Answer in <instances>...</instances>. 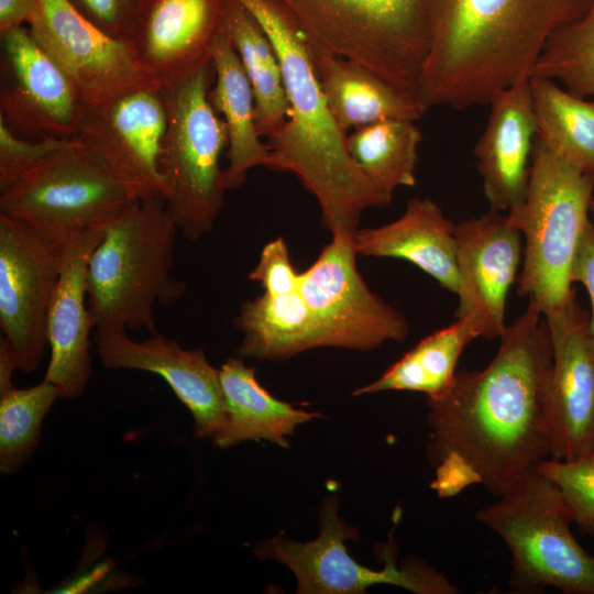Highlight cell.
Instances as JSON below:
<instances>
[{"mask_svg":"<svg viewBox=\"0 0 594 594\" xmlns=\"http://www.w3.org/2000/svg\"><path fill=\"white\" fill-rule=\"evenodd\" d=\"M94 24L109 35L127 40L132 31L140 0H69Z\"/></svg>","mask_w":594,"mask_h":594,"instance_id":"cell-36","label":"cell"},{"mask_svg":"<svg viewBox=\"0 0 594 594\" xmlns=\"http://www.w3.org/2000/svg\"><path fill=\"white\" fill-rule=\"evenodd\" d=\"M421 132L411 120L393 119L355 129L346 148L355 165L380 188L393 195L416 185Z\"/></svg>","mask_w":594,"mask_h":594,"instance_id":"cell-30","label":"cell"},{"mask_svg":"<svg viewBox=\"0 0 594 594\" xmlns=\"http://www.w3.org/2000/svg\"><path fill=\"white\" fill-rule=\"evenodd\" d=\"M529 81L537 139L594 180V100L576 96L550 78L532 76Z\"/></svg>","mask_w":594,"mask_h":594,"instance_id":"cell-29","label":"cell"},{"mask_svg":"<svg viewBox=\"0 0 594 594\" xmlns=\"http://www.w3.org/2000/svg\"><path fill=\"white\" fill-rule=\"evenodd\" d=\"M65 245L0 213V328L19 370L35 371L47 345V318Z\"/></svg>","mask_w":594,"mask_h":594,"instance_id":"cell-14","label":"cell"},{"mask_svg":"<svg viewBox=\"0 0 594 594\" xmlns=\"http://www.w3.org/2000/svg\"><path fill=\"white\" fill-rule=\"evenodd\" d=\"M132 200L127 189L73 139L0 191V213L65 245L89 229L102 228Z\"/></svg>","mask_w":594,"mask_h":594,"instance_id":"cell-9","label":"cell"},{"mask_svg":"<svg viewBox=\"0 0 594 594\" xmlns=\"http://www.w3.org/2000/svg\"><path fill=\"white\" fill-rule=\"evenodd\" d=\"M594 180L536 138L522 202L507 213L524 240L517 294L542 314L575 292L571 277L581 239L592 221Z\"/></svg>","mask_w":594,"mask_h":594,"instance_id":"cell-5","label":"cell"},{"mask_svg":"<svg viewBox=\"0 0 594 594\" xmlns=\"http://www.w3.org/2000/svg\"><path fill=\"white\" fill-rule=\"evenodd\" d=\"M223 0H140L128 41L161 86L211 61Z\"/></svg>","mask_w":594,"mask_h":594,"instance_id":"cell-19","label":"cell"},{"mask_svg":"<svg viewBox=\"0 0 594 594\" xmlns=\"http://www.w3.org/2000/svg\"><path fill=\"white\" fill-rule=\"evenodd\" d=\"M221 29L250 80L257 132L268 139L284 127L289 109L274 45L255 16L234 0H223Z\"/></svg>","mask_w":594,"mask_h":594,"instance_id":"cell-26","label":"cell"},{"mask_svg":"<svg viewBox=\"0 0 594 594\" xmlns=\"http://www.w3.org/2000/svg\"><path fill=\"white\" fill-rule=\"evenodd\" d=\"M15 370H19L16 358L6 341L0 339V394L14 387L12 376Z\"/></svg>","mask_w":594,"mask_h":594,"instance_id":"cell-39","label":"cell"},{"mask_svg":"<svg viewBox=\"0 0 594 594\" xmlns=\"http://www.w3.org/2000/svg\"><path fill=\"white\" fill-rule=\"evenodd\" d=\"M358 255L392 257L414 264L442 288H459L455 224L430 198H413L404 213L381 227L356 229Z\"/></svg>","mask_w":594,"mask_h":594,"instance_id":"cell-22","label":"cell"},{"mask_svg":"<svg viewBox=\"0 0 594 594\" xmlns=\"http://www.w3.org/2000/svg\"><path fill=\"white\" fill-rule=\"evenodd\" d=\"M101 364L111 370H141L158 374L189 409L199 438L217 435L226 421L219 370L201 349H185L160 333L143 341L127 331L94 334Z\"/></svg>","mask_w":594,"mask_h":594,"instance_id":"cell-18","label":"cell"},{"mask_svg":"<svg viewBox=\"0 0 594 594\" xmlns=\"http://www.w3.org/2000/svg\"><path fill=\"white\" fill-rule=\"evenodd\" d=\"M30 32L65 73L84 103L161 86L143 68L131 43L84 16L69 0H32Z\"/></svg>","mask_w":594,"mask_h":594,"instance_id":"cell-13","label":"cell"},{"mask_svg":"<svg viewBox=\"0 0 594 594\" xmlns=\"http://www.w3.org/2000/svg\"><path fill=\"white\" fill-rule=\"evenodd\" d=\"M102 238V228L89 229L64 248L59 278L47 318L51 350L44 380L61 398L80 396L91 375L89 349L94 329L87 298V271L91 254Z\"/></svg>","mask_w":594,"mask_h":594,"instance_id":"cell-20","label":"cell"},{"mask_svg":"<svg viewBox=\"0 0 594 594\" xmlns=\"http://www.w3.org/2000/svg\"><path fill=\"white\" fill-rule=\"evenodd\" d=\"M532 76L562 82L576 96L594 97V0L548 38Z\"/></svg>","mask_w":594,"mask_h":594,"instance_id":"cell-31","label":"cell"},{"mask_svg":"<svg viewBox=\"0 0 594 594\" xmlns=\"http://www.w3.org/2000/svg\"><path fill=\"white\" fill-rule=\"evenodd\" d=\"M459 276L455 317L480 338L503 334L508 293L522 263L524 240L506 212L487 210L455 224Z\"/></svg>","mask_w":594,"mask_h":594,"instance_id":"cell-17","label":"cell"},{"mask_svg":"<svg viewBox=\"0 0 594 594\" xmlns=\"http://www.w3.org/2000/svg\"><path fill=\"white\" fill-rule=\"evenodd\" d=\"M219 374L226 421L211 438L217 448H229L245 440H266L289 448L286 437L293 435L297 426L322 418L319 413L306 411L273 397L257 382L255 369L246 366L242 356L228 359Z\"/></svg>","mask_w":594,"mask_h":594,"instance_id":"cell-25","label":"cell"},{"mask_svg":"<svg viewBox=\"0 0 594 594\" xmlns=\"http://www.w3.org/2000/svg\"><path fill=\"white\" fill-rule=\"evenodd\" d=\"M70 140L29 141L15 134L0 117V191L18 183Z\"/></svg>","mask_w":594,"mask_h":594,"instance_id":"cell-34","label":"cell"},{"mask_svg":"<svg viewBox=\"0 0 594 594\" xmlns=\"http://www.w3.org/2000/svg\"><path fill=\"white\" fill-rule=\"evenodd\" d=\"M59 397L50 382L24 389L13 387L0 394V470L16 471L31 457L40 437L44 416Z\"/></svg>","mask_w":594,"mask_h":594,"instance_id":"cell-32","label":"cell"},{"mask_svg":"<svg viewBox=\"0 0 594 594\" xmlns=\"http://www.w3.org/2000/svg\"><path fill=\"white\" fill-rule=\"evenodd\" d=\"M32 11V0H0L1 33L20 26L28 21Z\"/></svg>","mask_w":594,"mask_h":594,"instance_id":"cell-38","label":"cell"},{"mask_svg":"<svg viewBox=\"0 0 594 594\" xmlns=\"http://www.w3.org/2000/svg\"><path fill=\"white\" fill-rule=\"evenodd\" d=\"M167 124L162 86L84 103L75 139L132 199L167 196L160 155Z\"/></svg>","mask_w":594,"mask_h":594,"instance_id":"cell-12","label":"cell"},{"mask_svg":"<svg viewBox=\"0 0 594 594\" xmlns=\"http://www.w3.org/2000/svg\"><path fill=\"white\" fill-rule=\"evenodd\" d=\"M338 503H323L320 534L309 542H297L277 536L258 544L261 559L285 564L296 576L299 594H361L375 584H391L417 594H457L459 587L441 572L421 561L398 565L394 547L383 553L384 569L377 571L360 564L346 550L345 539H358V530L338 516Z\"/></svg>","mask_w":594,"mask_h":594,"instance_id":"cell-11","label":"cell"},{"mask_svg":"<svg viewBox=\"0 0 594 594\" xmlns=\"http://www.w3.org/2000/svg\"><path fill=\"white\" fill-rule=\"evenodd\" d=\"M177 231L163 199H134L102 227L87 271L95 334L158 333L154 307L173 305L187 289L172 275Z\"/></svg>","mask_w":594,"mask_h":594,"instance_id":"cell-4","label":"cell"},{"mask_svg":"<svg viewBox=\"0 0 594 594\" xmlns=\"http://www.w3.org/2000/svg\"><path fill=\"white\" fill-rule=\"evenodd\" d=\"M234 324L243 333L240 356L283 361L320 346L314 318L299 292L263 293L244 301Z\"/></svg>","mask_w":594,"mask_h":594,"instance_id":"cell-27","label":"cell"},{"mask_svg":"<svg viewBox=\"0 0 594 594\" xmlns=\"http://www.w3.org/2000/svg\"><path fill=\"white\" fill-rule=\"evenodd\" d=\"M551 364L547 320L528 300L483 370H459L443 397L427 399L430 488L439 497L472 485L497 497L550 458L544 395Z\"/></svg>","mask_w":594,"mask_h":594,"instance_id":"cell-1","label":"cell"},{"mask_svg":"<svg viewBox=\"0 0 594 594\" xmlns=\"http://www.w3.org/2000/svg\"><path fill=\"white\" fill-rule=\"evenodd\" d=\"M84 102L73 84L22 25L1 33L0 117L33 141L75 139Z\"/></svg>","mask_w":594,"mask_h":594,"instance_id":"cell-16","label":"cell"},{"mask_svg":"<svg viewBox=\"0 0 594 594\" xmlns=\"http://www.w3.org/2000/svg\"><path fill=\"white\" fill-rule=\"evenodd\" d=\"M248 279L258 283L264 293L273 296L299 292L300 273L293 267L287 243L277 238L266 243Z\"/></svg>","mask_w":594,"mask_h":594,"instance_id":"cell-35","label":"cell"},{"mask_svg":"<svg viewBox=\"0 0 594 594\" xmlns=\"http://www.w3.org/2000/svg\"><path fill=\"white\" fill-rule=\"evenodd\" d=\"M310 41L417 101L426 55L425 0H276Z\"/></svg>","mask_w":594,"mask_h":594,"instance_id":"cell-8","label":"cell"},{"mask_svg":"<svg viewBox=\"0 0 594 594\" xmlns=\"http://www.w3.org/2000/svg\"><path fill=\"white\" fill-rule=\"evenodd\" d=\"M510 552L516 593L553 587L594 594V557L573 536L571 512L558 487L536 468L475 513Z\"/></svg>","mask_w":594,"mask_h":594,"instance_id":"cell-6","label":"cell"},{"mask_svg":"<svg viewBox=\"0 0 594 594\" xmlns=\"http://www.w3.org/2000/svg\"><path fill=\"white\" fill-rule=\"evenodd\" d=\"M215 76L209 61L162 86L167 111L160 155L167 189L165 208L191 241L211 231L224 204L220 156L229 135L209 100Z\"/></svg>","mask_w":594,"mask_h":594,"instance_id":"cell-7","label":"cell"},{"mask_svg":"<svg viewBox=\"0 0 594 594\" xmlns=\"http://www.w3.org/2000/svg\"><path fill=\"white\" fill-rule=\"evenodd\" d=\"M536 469L558 487L573 522L594 537V452L574 460L548 458Z\"/></svg>","mask_w":594,"mask_h":594,"instance_id":"cell-33","label":"cell"},{"mask_svg":"<svg viewBox=\"0 0 594 594\" xmlns=\"http://www.w3.org/2000/svg\"><path fill=\"white\" fill-rule=\"evenodd\" d=\"M271 38L289 103L284 127L267 139L270 168L297 176L317 200L321 223L332 233H353L365 209L383 208L393 195L353 162L346 135L332 116L315 68L309 37L276 0H234Z\"/></svg>","mask_w":594,"mask_h":594,"instance_id":"cell-3","label":"cell"},{"mask_svg":"<svg viewBox=\"0 0 594 594\" xmlns=\"http://www.w3.org/2000/svg\"><path fill=\"white\" fill-rule=\"evenodd\" d=\"M477 338L480 334L470 321L457 318L420 340L376 381L353 394L408 391L422 393L427 399H439L452 387L464 349Z\"/></svg>","mask_w":594,"mask_h":594,"instance_id":"cell-28","label":"cell"},{"mask_svg":"<svg viewBox=\"0 0 594 594\" xmlns=\"http://www.w3.org/2000/svg\"><path fill=\"white\" fill-rule=\"evenodd\" d=\"M529 80L504 88L491 98L487 124L474 147L484 196L490 209L499 212L519 206L529 183L537 138Z\"/></svg>","mask_w":594,"mask_h":594,"instance_id":"cell-21","label":"cell"},{"mask_svg":"<svg viewBox=\"0 0 594 594\" xmlns=\"http://www.w3.org/2000/svg\"><path fill=\"white\" fill-rule=\"evenodd\" d=\"M353 233H332L316 261L300 273L299 293L314 318L320 346L372 351L387 341L403 342L409 323L363 280L355 264Z\"/></svg>","mask_w":594,"mask_h":594,"instance_id":"cell-10","label":"cell"},{"mask_svg":"<svg viewBox=\"0 0 594 594\" xmlns=\"http://www.w3.org/2000/svg\"><path fill=\"white\" fill-rule=\"evenodd\" d=\"M572 282L584 286L591 302L590 326L594 338V222L581 239L571 273Z\"/></svg>","mask_w":594,"mask_h":594,"instance_id":"cell-37","label":"cell"},{"mask_svg":"<svg viewBox=\"0 0 594 594\" xmlns=\"http://www.w3.org/2000/svg\"><path fill=\"white\" fill-rule=\"evenodd\" d=\"M591 0H425L417 102L463 110L528 81L548 38Z\"/></svg>","mask_w":594,"mask_h":594,"instance_id":"cell-2","label":"cell"},{"mask_svg":"<svg viewBox=\"0 0 594 594\" xmlns=\"http://www.w3.org/2000/svg\"><path fill=\"white\" fill-rule=\"evenodd\" d=\"M310 43L322 92L345 133L352 128L380 121H416L424 116L417 101L400 94L367 67Z\"/></svg>","mask_w":594,"mask_h":594,"instance_id":"cell-23","label":"cell"},{"mask_svg":"<svg viewBox=\"0 0 594 594\" xmlns=\"http://www.w3.org/2000/svg\"><path fill=\"white\" fill-rule=\"evenodd\" d=\"M543 316L552 344L544 395L550 458L574 460L594 452V338L590 314L574 292Z\"/></svg>","mask_w":594,"mask_h":594,"instance_id":"cell-15","label":"cell"},{"mask_svg":"<svg viewBox=\"0 0 594 594\" xmlns=\"http://www.w3.org/2000/svg\"><path fill=\"white\" fill-rule=\"evenodd\" d=\"M210 56L216 76L209 100L228 129V166L223 169L222 185L226 190H231L244 184L251 168H270L271 154L256 129L255 100L250 80L223 31L215 40Z\"/></svg>","mask_w":594,"mask_h":594,"instance_id":"cell-24","label":"cell"},{"mask_svg":"<svg viewBox=\"0 0 594 594\" xmlns=\"http://www.w3.org/2000/svg\"><path fill=\"white\" fill-rule=\"evenodd\" d=\"M591 219L594 222V197H593L592 205H591Z\"/></svg>","mask_w":594,"mask_h":594,"instance_id":"cell-40","label":"cell"}]
</instances>
